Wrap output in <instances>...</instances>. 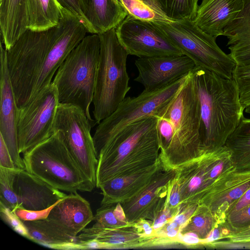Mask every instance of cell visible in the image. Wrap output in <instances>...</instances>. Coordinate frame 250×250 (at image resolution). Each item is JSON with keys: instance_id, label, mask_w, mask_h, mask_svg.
<instances>
[{"instance_id": "obj_1", "label": "cell", "mask_w": 250, "mask_h": 250, "mask_svg": "<svg viewBox=\"0 0 250 250\" xmlns=\"http://www.w3.org/2000/svg\"><path fill=\"white\" fill-rule=\"evenodd\" d=\"M191 72L175 95L153 114L157 118L161 161L167 169L175 168L204 150L200 136V106Z\"/></svg>"}, {"instance_id": "obj_2", "label": "cell", "mask_w": 250, "mask_h": 250, "mask_svg": "<svg viewBox=\"0 0 250 250\" xmlns=\"http://www.w3.org/2000/svg\"><path fill=\"white\" fill-rule=\"evenodd\" d=\"M191 74L200 106L202 148L223 146L244 116L236 84L198 65Z\"/></svg>"}, {"instance_id": "obj_3", "label": "cell", "mask_w": 250, "mask_h": 250, "mask_svg": "<svg viewBox=\"0 0 250 250\" xmlns=\"http://www.w3.org/2000/svg\"><path fill=\"white\" fill-rule=\"evenodd\" d=\"M153 115L128 125L96 152V187L113 179L128 176L161 161Z\"/></svg>"}, {"instance_id": "obj_4", "label": "cell", "mask_w": 250, "mask_h": 250, "mask_svg": "<svg viewBox=\"0 0 250 250\" xmlns=\"http://www.w3.org/2000/svg\"><path fill=\"white\" fill-rule=\"evenodd\" d=\"M100 51L98 34L86 35L71 51L57 70L52 83L60 103L80 107L94 125L92 103Z\"/></svg>"}, {"instance_id": "obj_5", "label": "cell", "mask_w": 250, "mask_h": 250, "mask_svg": "<svg viewBox=\"0 0 250 250\" xmlns=\"http://www.w3.org/2000/svg\"><path fill=\"white\" fill-rule=\"evenodd\" d=\"M98 35L100 51L92 102L98 124L115 110L131 88L126 70L128 55L118 39L115 28Z\"/></svg>"}, {"instance_id": "obj_6", "label": "cell", "mask_w": 250, "mask_h": 250, "mask_svg": "<svg viewBox=\"0 0 250 250\" xmlns=\"http://www.w3.org/2000/svg\"><path fill=\"white\" fill-rule=\"evenodd\" d=\"M25 169L60 190L91 191L95 187L82 172L59 131L23 153Z\"/></svg>"}, {"instance_id": "obj_7", "label": "cell", "mask_w": 250, "mask_h": 250, "mask_svg": "<svg viewBox=\"0 0 250 250\" xmlns=\"http://www.w3.org/2000/svg\"><path fill=\"white\" fill-rule=\"evenodd\" d=\"M175 170L174 180L180 193L181 205L190 206L202 205L236 167L230 152L224 146L204 150L199 156Z\"/></svg>"}, {"instance_id": "obj_8", "label": "cell", "mask_w": 250, "mask_h": 250, "mask_svg": "<svg viewBox=\"0 0 250 250\" xmlns=\"http://www.w3.org/2000/svg\"><path fill=\"white\" fill-rule=\"evenodd\" d=\"M56 35L57 26L44 31L27 29L6 50L8 69L19 108L29 101L34 81Z\"/></svg>"}, {"instance_id": "obj_9", "label": "cell", "mask_w": 250, "mask_h": 250, "mask_svg": "<svg viewBox=\"0 0 250 250\" xmlns=\"http://www.w3.org/2000/svg\"><path fill=\"white\" fill-rule=\"evenodd\" d=\"M196 65L232 79L236 63L219 47L216 38L201 30L189 19L153 22Z\"/></svg>"}, {"instance_id": "obj_10", "label": "cell", "mask_w": 250, "mask_h": 250, "mask_svg": "<svg viewBox=\"0 0 250 250\" xmlns=\"http://www.w3.org/2000/svg\"><path fill=\"white\" fill-rule=\"evenodd\" d=\"M94 125L84 111L76 105L59 103L54 129L59 131L82 172L96 187V156L91 129Z\"/></svg>"}, {"instance_id": "obj_11", "label": "cell", "mask_w": 250, "mask_h": 250, "mask_svg": "<svg viewBox=\"0 0 250 250\" xmlns=\"http://www.w3.org/2000/svg\"><path fill=\"white\" fill-rule=\"evenodd\" d=\"M186 76L160 89L153 91L144 90L136 97H125L113 113L98 124L93 136L96 153L125 127L142 118L153 115L175 95Z\"/></svg>"}, {"instance_id": "obj_12", "label": "cell", "mask_w": 250, "mask_h": 250, "mask_svg": "<svg viewBox=\"0 0 250 250\" xmlns=\"http://www.w3.org/2000/svg\"><path fill=\"white\" fill-rule=\"evenodd\" d=\"M56 86L51 83L26 104L18 108V140L20 153L50 137L59 104Z\"/></svg>"}, {"instance_id": "obj_13", "label": "cell", "mask_w": 250, "mask_h": 250, "mask_svg": "<svg viewBox=\"0 0 250 250\" xmlns=\"http://www.w3.org/2000/svg\"><path fill=\"white\" fill-rule=\"evenodd\" d=\"M115 29L128 55L138 58L184 55L152 22L127 14Z\"/></svg>"}, {"instance_id": "obj_14", "label": "cell", "mask_w": 250, "mask_h": 250, "mask_svg": "<svg viewBox=\"0 0 250 250\" xmlns=\"http://www.w3.org/2000/svg\"><path fill=\"white\" fill-rule=\"evenodd\" d=\"M87 33L83 22L73 13L63 8L62 17L57 26L55 40L34 81L29 101L52 83L61 64Z\"/></svg>"}, {"instance_id": "obj_15", "label": "cell", "mask_w": 250, "mask_h": 250, "mask_svg": "<svg viewBox=\"0 0 250 250\" xmlns=\"http://www.w3.org/2000/svg\"><path fill=\"white\" fill-rule=\"evenodd\" d=\"M138 75L134 79L146 91H156L188 75L196 66L185 55L138 58L135 61Z\"/></svg>"}, {"instance_id": "obj_16", "label": "cell", "mask_w": 250, "mask_h": 250, "mask_svg": "<svg viewBox=\"0 0 250 250\" xmlns=\"http://www.w3.org/2000/svg\"><path fill=\"white\" fill-rule=\"evenodd\" d=\"M0 135L2 137L16 167L25 169L20 156L18 133V108L6 61V50L0 44Z\"/></svg>"}, {"instance_id": "obj_17", "label": "cell", "mask_w": 250, "mask_h": 250, "mask_svg": "<svg viewBox=\"0 0 250 250\" xmlns=\"http://www.w3.org/2000/svg\"><path fill=\"white\" fill-rule=\"evenodd\" d=\"M175 168L165 169L147 188L137 196L121 204L129 223L141 219L153 222L164 208Z\"/></svg>"}, {"instance_id": "obj_18", "label": "cell", "mask_w": 250, "mask_h": 250, "mask_svg": "<svg viewBox=\"0 0 250 250\" xmlns=\"http://www.w3.org/2000/svg\"><path fill=\"white\" fill-rule=\"evenodd\" d=\"M13 186L18 197L17 208L28 210L46 209L67 195L23 169H17Z\"/></svg>"}, {"instance_id": "obj_19", "label": "cell", "mask_w": 250, "mask_h": 250, "mask_svg": "<svg viewBox=\"0 0 250 250\" xmlns=\"http://www.w3.org/2000/svg\"><path fill=\"white\" fill-rule=\"evenodd\" d=\"M165 169L160 161L139 172L105 182L99 187L103 196L101 205L122 204L131 200L152 183Z\"/></svg>"}, {"instance_id": "obj_20", "label": "cell", "mask_w": 250, "mask_h": 250, "mask_svg": "<svg viewBox=\"0 0 250 250\" xmlns=\"http://www.w3.org/2000/svg\"><path fill=\"white\" fill-rule=\"evenodd\" d=\"M94 217L89 203L75 192L60 200L47 219L67 234L76 237L93 221Z\"/></svg>"}, {"instance_id": "obj_21", "label": "cell", "mask_w": 250, "mask_h": 250, "mask_svg": "<svg viewBox=\"0 0 250 250\" xmlns=\"http://www.w3.org/2000/svg\"><path fill=\"white\" fill-rule=\"evenodd\" d=\"M250 188V169H236L217 186L202 205L211 210L218 225L222 224L235 203Z\"/></svg>"}, {"instance_id": "obj_22", "label": "cell", "mask_w": 250, "mask_h": 250, "mask_svg": "<svg viewBox=\"0 0 250 250\" xmlns=\"http://www.w3.org/2000/svg\"><path fill=\"white\" fill-rule=\"evenodd\" d=\"M81 243L96 241L102 249H133L151 247L150 239L143 236L135 223L119 227H98L85 228L77 236Z\"/></svg>"}, {"instance_id": "obj_23", "label": "cell", "mask_w": 250, "mask_h": 250, "mask_svg": "<svg viewBox=\"0 0 250 250\" xmlns=\"http://www.w3.org/2000/svg\"><path fill=\"white\" fill-rule=\"evenodd\" d=\"M244 0H202L193 20L206 33L217 38L242 11Z\"/></svg>"}, {"instance_id": "obj_24", "label": "cell", "mask_w": 250, "mask_h": 250, "mask_svg": "<svg viewBox=\"0 0 250 250\" xmlns=\"http://www.w3.org/2000/svg\"><path fill=\"white\" fill-rule=\"evenodd\" d=\"M224 36L236 65H250V0H244L243 9L225 27Z\"/></svg>"}, {"instance_id": "obj_25", "label": "cell", "mask_w": 250, "mask_h": 250, "mask_svg": "<svg viewBox=\"0 0 250 250\" xmlns=\"http://www.w3.org/2000/svg\"><path fill=\"white\" fill-rule=\"evenodd\" d=\"M0 28L8 50L28 29L27 0H0Z\"/></svg>"}, {"instance_id": "obj_26", "label": "cell", "mask_w": 250, "mask_h": 250, "mask_svg": "<svg viewBox=\"0 0 250 250\" xmlns=\"http://www.w3.org/2000/svg\"><path fill=\"white\" fill-rule=\"evenodd\" d=\"M23 223L29 233V240L52 249L84 250L76 237H72L46 218Z\"/></svg>"}, {"instance_id": "obj_27", "label": "cell", "mask_w": 250, "mask_h": 250, "mask_svg": "<svg viewBox=\"0 0 250 250\" xmlns=\"http://www.w3.org/2000/svg\"><path fill=\"white\" fill-rule=\"evenodd\" d=\"M62 9L57 0H27L28 29L44 31L57 26Z\"/></svg>"}, {"instance_id": "obj_28", "label": "cell", "mask_w": 250, "mask_h": 250, "mask_svg": "<svg viewBox=\"0 0 250 250\" xmlns=\"http://www.w3.org/2000/svg\"><path fill=\"white\" fill-rule=\"evenodd\" d=\"M225 146L230 152L237 170L250 169V119L243 116Z\"/></svg>"}, {"instance_id": "obj_29", "label": "cell", "mask_w": 250, "mask_h": 250, "mask_svg": "<svg viewBox=\"0 0 250 250\" xmlns=\"http://www.w3.org/2000/svg\"><path fill=\"white\" fill-rule=\"evenodd\" d=\"M171 21L193 20L199 0H142Z\"/></svg>"}, {"instance_id": "obj_30", "label": "cell", "mask_w": 250, "mask_h": 250, "mask_svg": "<svg viewBox=\"0 0 250 250\" xmlns=\"http://www.w3.org/2000/svg\"><path fill=\"white\" fill-rule=\"evenodd\" d=\"M218 225L211 210L203 205L198 206L180 231L179 235L191 233L196 235L202 242L208 238Z\"/></svg>"}, {"instance_id": "obj_31", "label": "cell", "mask_w": 250, "mask_h": 250, "mask_svg": "<svg viewBox=\"0 0 250 250\" xmlns=\"http://www.w3.org/2000/svg\"><path fill=\"white\" fill-rule=\"evenodd\" d=\"M94 226L119 227L130 224L125 214L121 203L102 205L94 215Z\"/></svg>"}, {"instance_id": "obj_32", "label": "cell", "mask_w": 250, "mask_h": 250, "mask_svg": "<svg viewBox=\"0 0 250 250\" xmlns=\"http://www.w3.org/2000/svg\"><path fill=\"white\" fill-rule=\"evenodd\" d=\"M128 14L152 22L172 21L162 13L142 0H119Z\"/></svg>"}, {"instance_id": "obj_33", "label": "cell", "mask_w": 250, "mask_h": 250, "mask_svg": "<svg viewBox=\"0 0 250 250\" xmlns=\"http://www.w3.org/2000/svg\"><path fill=\"white\" fill-rule=\"evenodd\" d=\"M18 168L10 169L0 166V204L13 210L18 207L14 181Z\"/></svg>"}, {"instance_id": "obj_34", "label": "cell", "mask_w": 250, "mask_h": 250, "mask_svg": "<svg viewBox=\"0 0 250 250\" xmlns=\"http://www.w3.org/2000/svg\"><path fill=\"white\" fill-rule=\"evenodd\" d=\"M232 79L236 84L241 104L245 110L250 105V65H236Z\"/></svg>"}, {"instance_id": "obj_35", "label": "cell", "mask_w": 250, "mask_h": 250, "mask_svg": "<svg viewBox=\"0 0 250 250\" xmlns=\"http://www.w3.org/2000/svg\"><path fill=\"white\" fill-rule=\"evenodd\" d=\"M222 225L229 232L250 227V204L228 215Z\"/></svg>"}, {"instance_id": "obj_36", "label": "cell", "mask_w": 250, "mask_h": 250, "mask_svg": "<svg viewBox=\"0 0 250 250\" xmlns=\"http://www.w3.org/2000/svg\"><path fill=\"white\" fill-rule=\"evenodd\" d=\"M0 215L1 219L21 236L29 239L30 236L23 221L10 209L0 204Z\"/></svg>"}, {"instance_id": "obj_37", "label": "cell", "mask_w": 250, "mask_h": 250, "mask_svg": "<svg viewBox=\"0 0 250 250\" xmlns=\"http://www.w3.org/2000/svg\"><path fill=\"white\" fill-rule=\"evenodd\" d=\"M56 203L49 208L42 210H28L18 207L15 208L12 211L23 221L44 219L47 218L51 210Z\"/></svg>"}, {"instance_id": "obj_38", "label": "cell", "mask_w": 250, "mask_h": 250, "mask_svg": "<svg viewBox=\"0 0 250 250\" xmlns=\"http://www.w3.org/2000/svg\"><path fill=\"white\" fill-rule=\"evenodd\" d=\"M62 6L73 13L84 23L88 31V25L79 0H57Z\"/></svg>"}, {"instance_id": "obj_39", "label": "cell", "mask_w": 250, "mask_h": 250, "mask_svg": "<svg viewBox=\"0 0 250 250\" xmlns=\"http://www.w3.org/2000/svg\"><path fill=\"white\" fill-rule=\"evenodd\" d=\"M0 166L10 169L17 168L12 160L6 144L0 135Z\"/></svg>"}, {"instance_id": "obj_40", "label": "cell", "mask_w": 250, "mask_h": 250, "mask_svg": "<svg viewBox=\"0 0 250 250\" xmlns=\"http://www.w3.org/2000/svg\"><path fill=\"white\" fill-rule=\"evenodd\" d=\"M223 240L232 242H250V227L242 230L229 232Z\"/></svg>"}, {"instance_id": "obj_41", "label": "cell", "mask_w": 250, "mask_h": 250, "mask_svg": "<svg viewBox=\"0 0 250 250\" xmlns=\"http://www.w3.org/2000/svg\"><path fill=\"white\" fill-rule=\"evenodd\" d=\"M249 204H250V188L235 203L229 214L238 211Z\"/></svg>"}, {"instance_id": "obj_42", "label": "cell", "mask_w": 250, "mask_h": 250, "mask_svg": "<svg viewBox=\"0 0 250 250\" xmlns=\"http://www.w3.org/2000/svg\"><path fill=\"white\" fill-rule=\"evenodd\" d=\"M245 112L248 114H250V105L248 106L246 109H245Z\"/></svg>"}]
</instances>
